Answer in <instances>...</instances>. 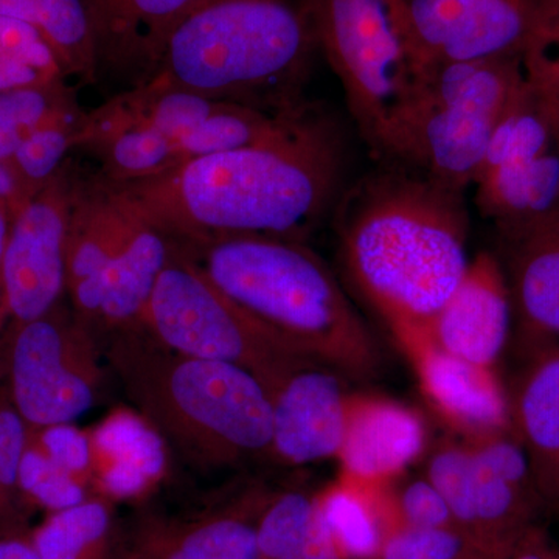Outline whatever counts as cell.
Wrapping results in <instances>:
<instances>
[{
	"label": "cell",
	"mask_w": 559,
	"mask_h": 559,
	"mask_svg": "<svg viewBox=\"0 0 559 559\" xmlns=\"http://www.w3.org/2000/svg\"><path fill=\"white\" fill-rule=\"evenodd\" d=\"M116 183L175 241L253 235L305 242L347 187L344 142L311 106L270 139Z\"/></svg>",
	"instance_id": "cell-1"
},
{
	"label": "cell",
	"mask_w": 559,
	"mask_h": 559,
	"mask_svg": "<svg viewBox=\"0 0 559 559\" xmlns=\"http://www.w3.org/2000/svg\"><path fill=\"white\" fill-rule=\"evenodd\" d=\"M333 223L342 267L360 296L393 334L426 333L471 263L465 191L381 162L345 187Z\"/></svg>",
	"instance_id": "cell-2"
},
{
	"label": "cell",
	"mask_w": 559,
	"mask_h": 559,
	"mask_svg": "<svg viewBox=\"0 0 559 559\" xmlns=\"http://www.w3.org/2000/svg\"><path fill=\"white\" fill-rule=\"evenodd\" d=\"M173 242L231 305L290 352L356 380L381 369L373 333L329 264L305 242L253 235Z\"/></svg>",
	"instance_id": "cell-3"
},
{
	"label": "cell",
	"mask_w": 559,
	"mask_h": 559,
	"mask_svg": "<svg viewBox=\"0 0 559 559\" xmlns=\"http://www.w3.org/2000/svg\"><path fill=\"white\" fill-rule=\"evenodd\" d=\"M316 0H205L165 46L151 79L274 114L310 106Z\"/></svg>",
	"instance_id": "cell-4"
},
{
	"label": "cell",
	"mask_w": 559,
	"mask_h": 559,
	"mask_svg": "<svg viewBox=\"0 0 559 559\" xmlns=\"http://www.w3.org/2000/svg\"><path fill=\"white\" fill-rule=\"evenodd\" d=\"M108 358L139 414L186 457L207 466L272 457L271 393L252 371L178 355L142 329L117 333Z\"/></svg>",
	"instance_id": "cell-5"
},
{
	"label": "cell",
	"mask_w": 559,
	"mask_h": 559,
	"mask_svg": "<svg viewBox=\"0 0 559 559\" xmlns=\"http://www.w3.org/2000/svg\"><path fill=\"white\" fill-rule=\"evenodd\" d=\"M310 108L267 112L150 79L86 110L75 150L97 160L106 179L135 182L270 139Z\"/></svg>",
	"instance_id": "cell-6"
},
{
	"label": "cell",
	"mask_w": 559,
	"mask_h": 559,
	"mask_svg": "<svg viewBox=\"0 0 559 559\" xmlns=\"http://www.w3.org/2000/svg\"><path fill=\"white\" fill-rule=\"evenodd\" d=\"M319 50L370 153L399 162L412 110L437 64L406 0H316Z\"/></svg>",
	"instance_id": "cell-7"
},
{
	"label": "cell",
	"mask_w": 559,
	"mask_h": 559,
	"mask_svg": "<svg viewBox=\"0 0 559 559\" xmlns=\"http://www.w3.org/2000/svg\"><path fill=\"white\" fill-rule=\"evenodd\" d=\"M171 252V238L116 182L80 171L69 226L68 294L86 329H142Z\"/></svg>",
	"instance_id": "cell-8"
},
{
	"label": "cell",
	"mask_w": 559,
	"mask_h": 559,
	"mask_svg": "<svg viewBox=\"0 0 559 559\" xmlns=\"http://www.w3.org/2000/svg\"><path fill=\"white\" fill-rule=\"evenodd\" d=\"M522 80L521 58L437 64L407 121L400 164L468 189Z\"/></svg>",
	"instance_id": "cell-9"
},
{
	"label": "cell",
	"mask_w": 559,
	"mask_h": 559,
	"mask_svg": "<svg viewBox=\"0 0 559 559\" xmlns=\"http://www.w3.org/2000/svg\"><path fill=\"white\" fill-rule=\"evenodd\" d=\"M426 477L450 507L455 527L487 559H507L528 530L544 495L514 430L447 444L429 459Z\"/></svg>",
	"instance_id": "cell-10"
},
{
	"label": "cell",
	"mask_w": 559,
	"mask_h": 559,
	"mask_svg": "<svg viewBox=\"0 0 559 559\" xmlns=\"http://www.w3.org/2000/svg\"><path fill=\"white\" fill-rule=\"evenodd\" d=\"M142 330L178 355L245 367L270 393L289 370L310 360L290 352L242 314L175 242L151 294Z\"/></svg>",
	"instance_id": "cell-11"
},
{
	"label": "cell",
	"mask_w": 559,
	"mask_h": 559,
	"mask_svg": "<svg viewBox=\"0 0 559 559\" xmlns=\"http://www.w3.org/2000/svg\"><path fill=\"white\" fill-rule=\"evenodd\" d=\"M473 187L480 215L502 240L559 210L558 116L525 76L492 132Z\"/></svg>",
	"instance_id": "cell-12"
},
{
	"label": "cell",
	"mask_w": 559,
	"mask_h": 559,
	"mask_svg": "<svg viewBox=\"0 0 559 559\" xmlns=\"http://www.w3.org/2000/svg\"><path fill=\"white\" fill-rule=\"evenodd\" d=\"M100 366L94 333L60 308L21 323L11 355L14 409L25 425H64L97 401Z\"/></svg>",
	"instance_id": "cell-13"
},
{
	"label": "cell",
	"mask_w": 559,
	"mask_h": 559,
	"mask_svg": "<svg viewBox=\"0 0 559 559\" xmlns=\"http://www.w3.org/2000/svg\"><path fill=\"white\" fill-rule=\"evenodd\" d=\"M79 176L69 159L14 213L0 272V297L20 325L57 310L68 290L69 226Z\"/></svg>",
	"instance_id": "cell-14"
},
{
	"label": "cell",
	"mask_w": 559,
	"mask_h": 559,
	"mask_svg": "<svg viewBox=\"0 0 559 559\" xmlns=\"http://www.w3.org/2000/svg\"><path fill=\"white\" fill-rule=\"evenodd\" d=\"M345 374L307 360L271 390L272 459L304 466L340 457L349 396Z\"/></svg>",
	"instance_id": "cell-15"
},
{
	"label": "cell",
	"mask_w": 559,
	"mask_h": 559,
	"mask_svg": "<svg viewBox=\"0 0 559 559\" xmlns=\"http://www.w3.org/2000/svg\"><path fill=\"white\" fill-rule=\"evenodd\" d=\"M436 64L520 58L532 0H406Z\"/></svg>",
	"instance_id": "cell-16"
},
{
	"label": "cell",
	"mask_w": 559,
	"mask_h": 559,
	"mask_svg": "<svg viewBox=\"0 0 559 559\" xmlns=\"http://www.w3.org/2000/svg\"><path fill=\"white\" fill-rule=\"evenodd\" d=\"M395 336L409 353L426 399L450 425L473 440L513 430L509 396L491 367L444 352L426 333Z\"/></svg>",
	"instance_id": "cell-17"
},
{
	"label": "cell",
	"mask_w": 559,
	"mask_h": 559,
	"mask_svg": "<svg viewBox=\"0 0 559 559\" xmlns=\"http://www.w3.org/2000/svg\"><path fill=\"white\" fill-rule=\"evenodd\" d=\"M513 316L502 264L480 252L426 334L444 352L492 369L510 340Z\"/></svg>",
	"instance_id": "cell-18"
},
{
	"label": "cell",
	"mask_w": 559,
	"mask_h": 559,
	"mask_svg": "<svg viewBox=\"0 0 559 559\" xmlns=\"http://www.w3.org/2000/svg\"><path fill=\"white\" fill-rule=\"evenodd\" d=\"M205 0H86L97 46L98 73H119L131 86L156 72L180 22Z\"/></svg>",
	"instance_id": "cell-19"
},
{
	"label": "cell",
	"mask_w": 559,
	"mask_h": 559,
	"mask_svg": "<svg viewBox=\"0 0 559 559\" xmlns=\"http://www.w3.org/2000/svg\"><path fill=\"white\" fill-rule=\"evenodd\" d=\"M428 429L417 411L399 401L352 395L340 460L342 476L369 485H389L417 462Z\"/></svg>",
	"instance_id": "cell-20"
},
{
	"label": "cell",
	"mask_w": 559,
	"mask_h": 559,
	"mask_svg": "<svg viewBox=\"0 0 559 559\" xmlns=\"http://www.w3.org/2000/svg\"><path fill=\"white\" fill-rule=\"evenodd\" d=\"M513 312L530 342L559 337V210L503 240Z\"/></svg>",
	"instance_id": "cell-21"
},
{
	"label": "cell",
	"mask_w": 559,
	"mask_h": 559,
	"mask_svg": "<svg viewBox=\"0 0 559 559\" xmlns=\"http://www.w3.org/2000/svg\"><path fill=\"white\" fill-rule=\"evenodd\" d=\"M91 444V476L109 498H138L167 469V441L135 412L117 411L103 419Z\"/></svg>",
	"instance_id": "cell-22"
},
{
	"label": "cell",
	"mask_w": 559,
	"mask_h": 559,
	"mask_svg": "<svg viewBox=\"0 0 559 559\" xmlns=\"http://www.w3.org/2000/svg\"><path fill=\"white\" fill-rule=\"evenodd\" d=\"M511 403L513 430L544 498H559V353L538 360Z\"/></svg>",
	"instance_id": "cell-23"
},
{
	"label": "cell",
	"mask_w": 559,
	"mask_h": 559,
	"mask_svg": "<svg viewBox=\"0 0 559 559\" xmlns=\"http://www.w3.org/2000/svg\"><path fill=\"white\" fill-rule=\"evenodd\" d=\"M0 16L27 22L47 39L68 76L98 80V57L86 0H0Z\"/></svg>",
	"instance_id": "cell-24"
},
{
	"label": "cell",
	"mask_w": 559,
	"mask_h": 559,
	"mask_svg": "<svg viewBox=\"0 0 559 559\" xmlns=\"http://www.w3.org/2000/svg\"><path fill=\"white\" fill-rule=\"evenodd\" d=\"M260 559H345L320 520L318 498L301 491L272 500L257 524Z\"/></svg>",
	"instance_id": "cell-25"
},
{
	"label": "cell",
	"mask_w": 559,
	"mask_h": 559,
	"mask_svg": "<svg viewBox=\"0 0 559 559\" xmlns=\"http://www.w3.org/2000/svg\"><path fill=\"white\" fill-rule=\"evenodd\" d=\"M388 485L342 476L318 498L320 520L345 559L380 557L388 536L380 524V500Z\"/></svg>",
	"instance_id": "cell-26"
},
{
	"label": "cell",
	"mask_w": 559,
	"mask_h": 559,
	"mask_svg": "<svg viewBox=\"0 0 559 559\" xmlns=\"http://www.w3.org/2000/svg\"><path fill=\"white\" fill-rule=\"evenodd\" d=\"M80 112L76 92L68 81L0 92V162L9 164L33 132Z\"/></svg>",
	"instance_id": "cell-27"
},
{
	"label": "cell",
	"mask_w": 559,
	"mask_h": 559,
	"mask_svg": "<svg viewBox=\"0 0 559 559\" xmlns=\"http://www.w3.org/2000/svg\"><path fill=\"white\" fill-rule=\"evenodd\" d=\"M148 559H260L257 525L238 516L198 522L162 539Z\"/></svg>",
	"instance_id": "cell-28"
},
{
	"label": "cell",
	"mask_w": 559,
	"mask_h": 559,
	"mask_svg": "<svg viewBox=\"0 0 559 559\" xmlns=\"http://www.w3.org/2000/svg\"><path fill=\"white\" fill-rule=\"evenodd\" d=\"M68 80L60 58L33 25L0 16V92Z\"/></svg>",
	"instance_id": "cell-29"
},
{
	"label": "cell",
	"mask_w": 559,
	"mask_h": 559,
	"mask_svg": "<svg viewBox=\"0 0 559 559\" xmlns=\"http://www.w3.org/2000/svg\"><path fill=\"white\" fill-rule=\"evenodd\" d=\"M109 527L108 507L87 499L51 514L32 544L40 559H98Z\"/></svg>",
	"instance_id": "cell-30"
},
{
	"label": "cell",
	"mask_w": 559,
	"mask_h": 559,
	"mask_svg": "<svg viewBox=\"0 0 559 559\" xmlns=\"http://www.w3.org/2000/svg\"><path fill=\"white\" fill-rule=\"evenodd\" d=\"M84 114L86 110L33 132L11 156L7 167L27 200L44 189L68 164L70 151L75 150Z\"/></svg>",
	"instance_id": "cell-31"
},
{
	"label": "cell",
	"mask_w": 559,
	"mask_h": 559,
	"mask_svg": "<svg viewBox=\"0 0 559 559\" xmlns=\"http://www.w3.org/2000/svg\"><path fill=\"white\" fill-rule=\"evenodd\" d=\"M520 58L525 81L559 116V0H532Z\"/></svg>",
	"instance_id": "cell-32"
},
{
	"label": "cell",
	"mask_w": 559,
	"mask_h": 559,
	"mask_svg": "<svg viewBox=\"0 0 559 559\" xmlns=\"http://www.w3.org/2000/svg\"><path fill=\"white\" fill-rule=\"evenodd\" d=\"M381 559H487L457 527L400 525L382 544Z\"/></svg>",
	"instance_id": "cell-33"
},
{
	"label": "cell",
	"mask_w": 559,
	"mask_h": 559,
	"mask_svg": "<svg viewBox=\"0 0 559 559\" xmlns=\"http://www.w3.org/2000/svg\"><path fill=\"white\" fill-rule=\"evenodd\" d=\"M20 489L53 513L72 509L87 500L83 481L35 448H27L22 457Z\"/></svg>",
	"instance_id": "cell-34"
},
{
	"label": "cell",
	"mask_w": 559,
	"mask_h": 559,
	"mask_svg": "<svg viewBox=\"0 0 559 559\" xmlns=\"http://www.w3.org/2000/svg\"><path fill=\"white\" fill-rule=\"evenodd\" d=\"M403 525L421 528L455 527L447 500L428 477L406 481L395 496Z\"/></svg>",
	"instance_id": "cell-35"
},
{
	"label": "cell",
	"mask_w": 559,
	"mask_h": 559,
	"mask_svg": "<svg viewBox=\"0 0 559 559\" xmlns=\"http://www.w3.org/2000/svg\"><path fill=\"white\" fill-rule=\"evenodd\" d=\"M40 451L76 479L84 481L91 476V436L75 428L72 423L43 428Z\"/></svg>",
	"instance_id": "cell-36"
},
{
	"label": "cell",
	"mask_w": 559,
	"mask_h": 559,
	"mask_svg": "<svg viewBox=\"0 0 559 559\" xmlns=\"http://www.w3.org/2000/svg\"><path fill=\"white\" fill-rule=\"evenodd\" d=\"M27 450L25 421L16 409L0 407V506L20 488V468Z\"/></svg>",
	"instance_id": "cell-37"
},
{
	"label": "cell",
	"mask_w": 559,
	"mask_h": 559,
	"mask_svg": "<svg viewBox=\"0 0 559 559\" xmlns=\"http://www.w3.org/2000/svg\"><path fill=\"white\" fill-rule=\"evenodd\" d=\"M507 559H559V550L551 546L538 528L533 527Z\"/></svg>",
	"instance_id": "cell-38"
},
{
	"label": "cell",
	"mask_w": 559,
	"mask_h": 559,
	"mask_svg": "<svg viewBox=\"0 0 559 559\" xmlns=\"http://www.w3.org/2000/svg\"><path fill=\"white\" fill-rule=\"evenodd\" d=\"M0 200L9 202L14 213L27 201L25 194L22 193L20 183L11 175L10 168L3 165L2 162H0Z\"/></svg>",
	"instance_id": "cell-39"
},
{
	"label": "cell",
	"mask_w": 559,
	"mask_h": 559,
	"mask_svg": "<svg viewBox=\"0 0 559 559\" xmlns=\"http://www.w3.org/2000/svg\"><path fill=\"white\" fill-rule=\"evenodd\" d=\"M0 559H40L32 543L22 539H0Z\"/></svg>",
	"instance_id": "cell-40"
},
{
	"label": "cell",
	"mask_w": 559,
	"mask_h": 559,
	"mask_svg": "<svg viewBox=\"0 0 559 559\" xmlns=\"http://www.w3.org/2000/svg\"><path fill=\"white\" fill-rule=\"evenodd\" d=\"M13 216L14 212L9 202L0 200V272H2L3 257H5Z\"/></svg>",
	"instance_id": "cell-41"
},
{
	"label": "cell",
	"mask_w": 559,
	"mask_h": 559,
	"mask_svg": "<svg viewBox=\"0 0 559 559\" xmlns=\"http://www.w3.org/2000/svg\"><path fill=\"white\" fill-rule=\"evenodd\" d=\"M557 502L559 503V498H558Z\"/></svg>",
	"instance_id": "cell-42"
},
{
	"label": "cell",
	"mask_w": 559,
	"mask_h": 559,
	"mask_svg": "<svg viewBox=\"0 0 559 559\" xmlns=\"http://www.w3.org/2000/svg\"><path fill=\"white\" fill-rule=\"evenodd\" d=\"M557 116H558V114H557ZM558 121H559V116H558Z\"/></svg>",
	"instance_id": "cell-43"
}]
</instances>
